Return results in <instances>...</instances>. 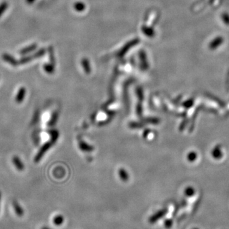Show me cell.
<instances>
[{
    "label": "cell",
    "instance_id": "obj_1",
    "mask_svg": "<svg viewBox=\"0 0 229 229\" xmlns=\"http://www.w3.org/2000/svg\"><path fill=\"white\" fill-rule=\"evenodd\" d=\"M224 40L222 36H218L213 39L210 42L209 45V47L211 50H215L222 45L224 43Z\"/></svg>",
    "mask_w": 229,
    "mask_h": 229
},
{
    "label": "cell",
    "instance_id": "obj_2",
    "mask_svg": "<svg viewBox=\"0 0 229 229\" xmlns=\"http://www.w3.org/2000/svg\"><path fill=\"white\" fill-rule=\"evenodd\" d=\"M2 58L5 62L8 63V64H10L13 66H16L19 64V61H17L12 55L9 54H7V53H5V54H3Z\"/></svg>",
    "mask_w": 229,
    "mask_h": 229
},
{
    "label": "cell",
    "instance_id": "obj_3",
    "mask_svg": "<svg viewBox=\"0 0 229 229\" xmlns=\"http://www.w3.org/2000/svg\"><path fill=\"white\" fill-rule=\"evenodd\" d=\"M37 46H38V45L36 43L31 44V45L27 46V47L22 48L21 51L19 52L20 54H21L22 55H25L26 54H29V53L34 51L37 48Z\"/></svg>",
    "mask_w": 229,
    "mask_h": 229
},
{
    "label": "cell",
    "instance_id": "obj_4",
    "mask_svg": "<svg viewBox=\"0 0 229 229\" xmlns=\"http://www.w3.org/2000/svg\"><path fill=\"white\" fill-rule=\"evenodd\" d=\"M166 211H160L157 212V213H155L154 216H152L150 218L149 221L151 224H154V223L156 222L158 220H159L162 217H163L165 215Z\"/></svg>",
    "mask_w": 229,
    "mask_h": 229
},
{
    "label": "cell",
    "instance_id": "obj_5",
    "mask_svg": "<svg viewBox=\"0 0 229 229\" xmlns=\"http://www.w3.org/2000/svg\"><path fill=\"white\" fill-rule=\"evenodd\" d=\"M13 207L15 210V212L16 213L17 216L19 217H22L24 215V211H23L22 207L17 202L14 201L13 202Z\"/></svg>",
    "mask_w": 229,
    "mask_h": 229
},
{
    "label": "cell",
    "instance_id": "obj_6",
    "mask_svg": "<svg viewBox=\"0 0 229 229\" xmlns=\"http://www.w3.org/2000/svg\"><path fill=\"white\" fill-rule=\"evenodd\" d=\"M64 220V217L62 215H57L54 217V220H53V222L55 225L60 226L63 224Z\"/></svg>",
    "mask_w": 229,
    "mask_h": 229
},
{
    "label": "cell",
    "instance_id": "obj_7",
    "mask_svg": "<svg viewBox=\"0 0 229 229\" xmlns=\"http://www.w3.org/2000/svg\"><path fill=\"white\" fill-rule=\"evenodd\" d=\"M34 59V58L33 57V55H28V56H24L22 57L20 59V61H19V64H27L29 62H31V61Z\"/></svg>",
    "mask_w": 229,
    "mask_h": 229
},
{
    "label": "cell",
    "instance_id": "obj_8",
    "mask_svg": "<svg viewBox=\"0 0 229 229\" xmlns=\"http://www.w3.org/2000/svg\"><path fill=\"white\" fill-rule=\"evenodd\" d=\"M8 7V3L7 1H3L0 4V17H1L5 11L7 10Z\"/></svg>",
    "mask_w": 229,
    "mask_h": 229
},
{
    "label": "cell",
    "instance_id": "obj_9",
    "mask_svg": "<svg viewBox=\"0 0 229 229\" xmlns=\"http://www.w3.org/2000/svg\"><path fill=\"white\" fill-rule=\"evenodd\" d=\"M45 50L44 48H41L40 50H38L37 52H35L34 54H33L32 55H33L34 59H38L42 57L43 55L45 54Z\"/></svg>",
    "mask_w": 229,
    "mask_h": 229
},
{
    "label": "cell",
    "instance_id": "obj_10",
    "mask_svg": "<svg viewBox=\"0 0 229 229\" xmlns=\"http://www.w3.org/2000/svg\"><path fill=\"white\" fill-rule=\"evenodd\" d=\"M222 18L223 21L225 23V24L229 25V14L227 13H222Z\"/></svg>",
    "mask_w": 229,
    "mask_h": 229
},
{
    "label": "cell",
    "instance_id": "obj_11",
    "mask_svg": "<svg viewBox=\"0 0 229 229\" xmlns=\"http://www.w3.org/2000/svg\"><path fill=\"white\" fill-rule=\"evenodd\" d=\"M43 68H44V69L45 70V71L48 72V73H51V72H52V71H53L52 66L49 65V64H45V65H44Z\"/></svg>",
    "mask_w": 229,
    "mask_h": 229
},
{
    "label": "cell",
    "instance_id": "obj_12",
    "mask_svg": "<svg viewBox=\"0 0 229 229\" xmlns=\"http://www.w3.org/2000/svg\"><path fill=\"white\" fill-rule=\"evenodd\" d=\"M172 221H171V220H167L165 222L166 227L167 228H170L172 226Z\"/></svg>",
    "mask_w": 229,
    "mask_h": 229
},
{
    "label": "cell",
    "instance_id": "obj_13",
    "mask_svg": "<svg viewBox=\"0 0 229 229\" xmlns=\"http://www.w3.org/2000/svg\"><path fill=\"white\" fill-rule=\"evenodd\" d=\"M26 1H27V3L29 4H32L35 1V0H26Z\"/></svg>",
    "mask_w": 229,
    "mask_h": 229
},
{
    "label": "cell",
    "instance_id": "obj_14",
    "mask_svg": "<svg viewBox=\"0 0 229 229\" xmlns=\"http://www.w3.org/2000/svg\"><path fill=\"white\" fill-rule=\"evenodd\" d=\"M42 229H50V228H48V227H43Z\"/></svg>",
    "mask_w": 229,
    "mask_h": 229
},
{
    "label": "cell",
    "instance_id": "obj_15",
    "mask_svg": "<svg viewBox=\"0 0 229 229\" xmlns=\"http://www.w3.org/2000/svg\"><path fill=\"white\" fill-rule=\"evenodd\" d=\"M0 201H1V193H0Z\"/></svg>",
    "mask_w": 229,
    "mask_h": 229
},
{
    "label": "cell",
    "instance_id": "obj_16",
    "mask_svg": "<svg viewBox=\"0 0 229 229\" xmlns=\"http://www.w3.org/2000/svg\"><path fill=\"white\" fill-rule=\"evenodd\" d=\"M194 229H197V228H194Z\"/></svg>",
    "mask_w": 229,
    "mask_h": 229
}]
</instances>
